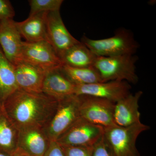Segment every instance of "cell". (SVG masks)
I'll return each mask as SVG.
<instances>
[{"instance_id": "d6986e66", "label": "cell", "mask_w": 156, "mask_h": 156, "mask_svg": "<svg viewBox=\"0 0 156 156\" xmlns=\"http://www.w3.org/2000/svg\"><path fill=\"white\" fill-rule=\"evenodd\" d=\"M97 56L86 45L80 41L73 45L61 56L63 65L73 68H86L94 66Z\"/></svg>"}, {"instance_id": "52a82bcc", "label": "cell", "mask_w": 156, "mask_h": 156, "mask_svg": "<svg viewBox=\"0 0 156 156\" xmlns=\"http://www.w3.org/2000/svg\"><path fill=\"white\" fill-rule=\"evenodd\" d=\"M79 96L80 118L104 128L115 125L113 120L115 103L90 95Z\"/></svg>"}, {"instance_id": "44dd1931", "label": "cell", "mask_w": 156, "mask_h": 156, "mask_svg": "<svg viewBox=\"0 0 156 156\" xmlns=\"http://www.w3.org/2000/svg\"><path fill=\"white\" fill-rule=\"evenodd\" d=\"M63 0H30V10L29 15L43 12L60 11Z\"/></svg>"}, {"instance_id": "6da1fadb", "label": "cell", "mask_w": 156, "mask_h": 156, "mask_svg": "<svg viewBox=\"0 0 156 156\" xmlns=\"http://www.w3.org/2000/svg\"><path fill=\"white\" fill-rule=\"evenodd\" d=\"M58 105V101L43 92L34 93L18 89L7 99L2 108L20 130L32 126L44 128Z\"/></svg>"}, {"instance_id": "e0dca14e", "label": "cell", "mask_w": 156, "mask_h": 156, "mask_svg": "<svg viewBox=\"0 0 156 156\" xmlns=\"http://www.w3.org/2000/svg\"><path fill=\"white\" fill-rule=\"evenodd\" d=\"M19 130L0 108V151L13 156L17 150Z\"/></svg>"}, {"instance_id": "5bb4252c", "label": "cell", "mask_w": 156, "mask_h": 156, "mask_svg": "<svg viewBox=\"0 0 156 156\" xmlns=\"http://www.w3.org/2000/svg\"><path fill=\"white\" fill-rule=\"evenodd\" d=\"M61 68L47 73L42 88L43 93L58 101L74 95L76 86L62 72Z\"/></svg>"}, {"instance_id": "d4e9b609", "label": "cell", "mask_w": 156, "mask_h": 156, "mask_svg": "<svg viewBox=\"0 0 156 156\" xmlns=\"http://www.w3.org/2000/svg\"><path fill=\"white\" fill-rule=\"evenodd\" d=\"M44 156H65L61 146L55 141H51Z\"/></svg>"}, {"instance_id": "3957f363", "label": "cell", "mask_w": 156, "mask_h": 156, "mask_svg": "<svg viewBox=\"0 0 156 156\" xmlns=\"http://www.w3.org/2000/svg\"><path fill=\"white\" fill-rule=\"evenodd\" d=\"M137 60L138 57L135 55L97 56L94 66L99 73L102 82L126 81L136 84L139 80L135 65Z\"/></svg>"}, {"instance_id": "7c38bea8", "label": "cell", "mask_w": 156, "mask_h": 156, "mask_svg": "<svg viewBox=\"0 0 156 156\" xmlns=\"http://www.w3.org/2000/svg\"><path fill=\"white\" fill-rule=\"evenodd\" d=\"M13 19L0 21V48L6 58L14 65L21 61L23 41Z\"/></svg>"}, {"instance_id": "ba28073f", "label": "cell", "mask_w": 156, "mask_h": 156, "mask_svg": "<svg viewBox=\"0 0 156 156\" xmlns=\"http://www.w3.org/2000/svg\"><path fill=\"white\" fill-rule=\"evenodd\" d=\"M104 132L102 126L80 118L56 141L62 146L93 147Z\"/></svg>"}, {"instance_id": "7a4b0ae2", "label": "cell", "mask_w": 156, "mask_h": 156, "mask_svg": "<svg viewBox=\"0 0 156 156\" xmlns=\"http://www.w3.org/2000/svg\"><path fill=\"white\" fill-rule=\"evenodd\" d=\"M80 42L98 57L135 55L139 47L132 33L125 28L117 30L107 38L94 40L83 36Z\"/></svg>"}, {"instance_id": "8fae6325", "label": "cell", "mask_w": 156, "mask_h": 156, "mask_svg": "<svg viewBox=\"0 0 156 156\" xmlns=\"http://www.w3.org/2000/svg\"><path fill=\"white\" fill-rule=\"evenodd\" d=\"M50 142L43 127L32 126L22 128L19 130L16 152L34 156H44Z\"/></svg>"}, {"instance_id": "30bf717a", "label": "cell", "mask_w": 156, "mask_h": 156, "mask_svg": "<svg viewBox=\"0 0 156 156\" xmlns=\"http://www.w3.org/2000/svg\"><path fill=\"white\" fill-rule=\"evenodd\" d=\"M131 88L130 83L126 81L100 82L89 85H76L75 95H90L115 103L129 95Z\"/></svg>"}, {"instance_id": "4316f807", "label": "cell", "mask_w": 156, "mask_h": 156, "mask_svg": "<svg viewBox=\"0 0 156 156\" xmlns=\"http://www.w3.org/2000/svg\"><path fill=\"white\" fill-rule=\"evenodd\" d=\"M0 156H9L3 153L2 152L0 151Z\"/></svg>"}, {"instance_id": "5b68a950", "label": "cell", "mask_w": 156, "mask_h": 156, "mask_svg": "<svg viewBox=\"0 0 156 156\" xmlns=\"http://www.w3.org/2000/svg\"><path fill=\"white\" fill-rule=\"evenodd\" d=\"M80 99L73 95L58 101L56 111L45 126V132L50 141H55L80 118Z\"/></svg>"}, {"instance_id": "cb8c5ba5", "label": "cell", "mask_w": 156, "mask_h": 156, "mask_svg": "<svg viewBox=\"0 0 156 156\" xmlns=\"http://www.w3.org/2000/svg\"><path fill=\"white\" fill-rule=\"evenodd\" d=\"M92 156H114L103 136L93 146Z\"/></svg>"}, {"instance_id": "ac0fdd59", "label": "cell", "mask_w": 156, "mask_h": 156, "mask_svg": "<svg viewBox=\"0 0 156 156\" xmlns=\"http://www.w3.org/2000/svg\"><path fill=\"white\" fill-rule=\"evenodd\" d=\"M17 89L14 65L6 58L0 48V108Z\"/></svg>"}, {"instance_id": "484cf974", "label": "cell", "mask_w": 156, "mask_h": 156, "mask_svg": "<svg viewBox=\"0 0 156 156\" xmlns=\"http://www.w3.org/2000/svg\"><path fill=\"white\" fill-rule=\"evenodd\" d=\"M13 156H34L30 155L27 154L22 153L18 152H16Z\"/></svg>"}, {"instance_id": "ffe728a7", "label": "cell", "mask_w": 156, "mask_h": 156, "mask_svg": "<svg viewBox=\"0 0 156 156\" xmlns=\"http://www.w3.org/2000/svg\"><path fill=\"white\" fill-rule=\"evenodd\" d=\"M61 70L65 75L76 85H89L102 82L99 73L94 66L73 68L63 65Z\"/></svg>"}, {"instance_id": "277c9868", "label": "cell", "mask_w": 156, "mask_h": 156, "mask_svg": "<svg viewBox=\"0 0 156 156\" xmlns=\"http://www.w3.org/2000/svg\"><path fill=\"white\" fill-rule=\"evenodd\" d=\"M150 129L141 122L127 127L114 125L104 128V139L114 156H141L136 147V139Z\"/></svg>"}, {"instance_id": "7402d4cb", "label": "cell", "mask_w": 156, "mask_h": 156, "mask_svg": "<svg viewBox=\"0 0 156 156\" xmlns=\"http://www.w3.org/2000/svg\"><path fill=\"white\" fill-rule=\"evenodd\" d=\"M60 146L65 156H92L93 146Z\"/></svg>"}, {"instance_id": "9c48e42d", "label": "cell", "mask_w": 156, "mask_h": 156, "mask_svg": "<svg viewBox=\"0 0 156 156\" xmlns=\"http://www.w3.org/2000/svg\"><path fill=\"white\" fill-rule=\"evenodd\" d=\"M46 32L47 42L60 58L66 51L80 42L72 35L66 27L60 11L48 13Z\"/></svg>"}, {"instance_id": "9a60e30c", "label": "cell", "mask_w": 156, "mask_h": 156, "mask_svg": "<svg viewBox=\"0 0 156 156\" xmlns=\"http://www.w3.org/2000/svg\"><path fill=\"white\" fill-rule=\"evenodd\" d=\"M143 94L141 91L134 94L130 93L115 104L113 114L115 125L124 127L140 122L138 102Z\"/></svg>"}, {"instance_id": "603a6c76", "label": "cell", "mask_w": 156, "mask_h": 156, "mask_svg": "<svg viewBox=\"0 0 156 156\" xmlns=\"http://www.w3.org/2000/svg\"><path fill=\"white\" fill-rule=\"evenodd\" d=\"M15 15V11L10 1L0 0V21L13 19Z\"/></svg>"}, {"instance_id": "8992f818", "label": "cell", "mask_w": 156, "mask_h": 156, "mask_svg": "<svg viewBox=\"0 0 156 156\" xmlns=\"http://www.w3.org/2000/svg\"><path fill=\"white\" fill-rule=\"evenodd\" d=\"M21 61L25 62L48 73L58 69L63 64L48 42H23Z\"/></svg>"}, {"instance_id": "4fadbf2b", "label": "cell", "mask_w": 156, "mask_h": 156, "mask_svg": "<svg viewBox=\"0 0 156 156\" xmlns=\"http://www.w3.org/2000/svg\"><path fill=\"white\" fill-rule=\"evenodd\" d=\"M18 89L26 92L41 93L47 72L25 62L14 66Z\"/></svg>"}, {"instance_id": "2e32d148", "label": "cell", "mask_w": 156, "mask_h": 156, "mask_svg": "<svg viewBox=\"0 0 156 156\" xmlns=\"http://www.w3.org/2000/svg\"><path fill=\"white\" fill-rule=\"evenodd\" d=\"M48 13H38L29 16L27 19L21 22H16L20 33L22 37L26 39V41H47L46 28Z\"/></svg>"}]
</instances>
